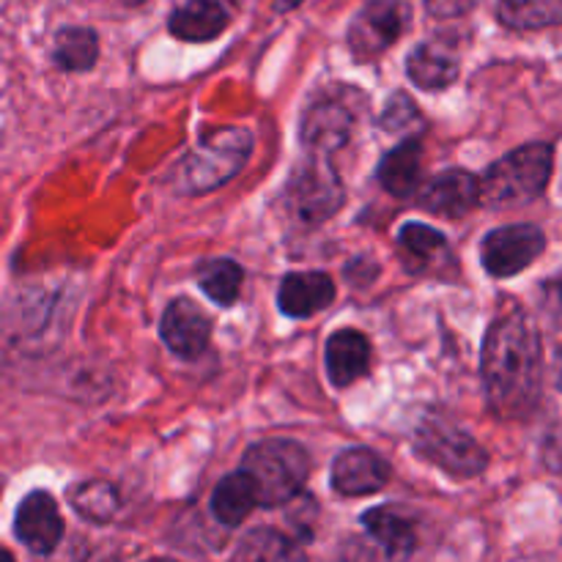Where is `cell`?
Listing matches in <instances>:
<instances>
[{
    "label": "cell",
    "instance_id": "e0dca14e",
    "mask_svg": "<svg viewBox=\"0 0 562 562\" xmlns=\"http://www.w3.org/2000/svg\"><path fill=\"white\" fill-rule=\"evenodd\" d=\"M362 527L371 532L373 541L384 549L393 562H404L415 552L417 532L409 516L398 514L395 508H373L362 516Z\"/></svg>",
    "mask_w": 562,
    "mask_h": 562
},
{
    "label": "cell",
    "instance_id": "9a60e30c",
    "mask_svg": "<svg viewBox=\"0 0 562 562\" xmlns=\"http://www.w3.org/2000/svg\"><path fill=\"white\" fill-rule=\"evenodd\" d=\"M371 366V344L357 329H338L327 340V376L335 387L360 382Z\"/></svg>",
    "mask_w": 562,
    "mask_h": 562
},
{
    "label": "cell",
    "instance_id": "4dcf8cb0",
    "mask_svg": "<svg viewBox=\"0 0 562 562\" xmlns=\"http://www.w3.org/2000/svg\"><path fill=\"white\" fill-rule=\"evenodd\" d=\"M124 3H132V5H137V3H146V0H124Z\"/></svg>",
    "mask_w": 562,
    "mask_h": 562
},
{
    "label": "cell",
    "instance_id": "30bf717a",
    "mask_svg": "<svg viewBox=\"0 0 562 562\" xmlns=\"http://www.w3.org/2000/svg\"><path fill=\"white\" fill-rule=\"evenodd\" d=\"M159 335L173 355L192 360L206 351L212 338V318L192 300H173L162 313Z\"/></svg>",
    "mask_w": 562,
    "mask_h": 562
},
{
    "label": "cell",
    "instance_id": "cb8c5ba5",
    "mask_svg": "<svg viewBox=\"0 0 562 562\" xmlns=\"http://www.w3.org/2000/svg\"><path fill=\"white\" fill-rule=\"evenodd\" d=\"M198 283H201L203 294H206L209 300L228 307L239 300L245 272H241L239 263L231 261V258H212V261L203 263L201 272H198Z\"/></svg>",
    "mask_w": 562,
    "mask_h": 562
},
{
    "label": "cell",
    "instance_id": "d6986e66",
    "mask_svg": "<svg viewBox=\"0 0 562 562\" xmlns=\"http://www.w3.org/2000/svg\"><path fill=\"white\" fill-rule=\"evenodd\" d=\"M412 82L423 91H442L459 77V58L442 44H420L406 60Z\"/></svg>",
    "mask_w": 562,
    "mask_h": 562
},
{
    "label": "cell",
    "instance_id": "8992f818",
    "mask_svg": "<svg viewBox=\"0 0 562 562\" xmlns=\"http://www.w3.org/2000/svg\"><path fill=\"white\" fill-rule=\"evenodd\" d=\"M415 448L423 459H428L453 477H475L488 464L486 450L464 428L439 415H428L423 420V426L415 434Z\"/></svg>",
    "mask_w": 562,
    "mask_h": 562
},
{
    "label": "cell",
    "instance_id": "5bb4252c",
    "mask_svg": "<svg viewBox=\"0 0 562 562\" xmlns=\"http://www.w3.org/2000/svg\"><path fill=\"white\" fill-rule=\"evenodd\" d=\"M335 283L324 272L285 274L278 291L280 311L289 318H311L333 305Z\"/></svg>",
    "mask_w": 562,
    "mask_h": 562
},
{
    "label": "cell",
    "instance_id": "d4e9b609",
    "mask_svg": "<svg viewBox=\"0 0 562 562\" xmlns=\"http://www.w3.org/2000/svg\"><path fill=\"white\" fill-rule=\"evenodd\" d=\"M69 503L82 519L93 521V525H108L115 516V510H119V494H115L110 483L88 481L71 488Z\"/></svg>",
    "mask_w": 562,
    "mask_h": 562
},
{
    "label": "cell",
    "instance_id": "f1b7e54d",
    "mask_svg": "<svg viewBox=\"0 0 562 562\" xmlns=\"http://www.w3.org/2000/svg\"><path fill=\"white\" fill-rule=\"evenodd\" d=\"M302 0H280V9L283 11H289V9H294V5H300Z\"/></svg>",
    "mask_w": 562,
    "mask_h": 562
},
{
    "label": "cell",
    "instance_id": "3957f363",
    "mask_svg": "<svg viewBox=\"0 0 562 562\" xmlns=\"http://www.w3.org/2000/svg\"><path fill=\"white\" fill-rule=\"evenodd\" d=\"M241 472L252 483L256 503L263 508H274L302 492L311 475V459L305 448L291 439H267L247 450Z\"/></svg>",
    "mask_w": 562,
    "mask_h": 562
},
{
    "label": "cell",
    "instance_id": "603a6c76",
    "mask_svg": "<svg viewBox=\"0 0 562 562\" xmlns=\"http://www.w3.org/2000/svg\"><path fill=\"white\" fill-rule=\"evenodd\" d=\"M55 64L66 71H86L99 58V38L91 27L71 25L55 36Z\"/></svg>",
    "mask_w": 562,
    "mask_h": 562
},
{
    "label": "cell",
    "instance_id": "1f68e13d",
    "mask_svg": "<svg viewBox=\"0 0 562 562\" xmlns=\"http://www.w3.org/2000/svg\"><path fill=\"white\" fill-rule=\"evenodd\" d=\"M148 562H176V560H148Z\"/></svg>",
    "mask_w": 562,
    "mask_h": 562
},
{
    "label": "cell",
    "instance_id": "83f0119b",
    "mask_svg": "<svg viewBox=\"0 0 562 562\" xmlns=\"http://www.w3.org/2000/svg\"><path fill=\"white\" fill-rule=\"evenodd\" d=\"M481 3L483 0H426V9L437 20H456V16L475 11Z\"/></svg>",
    "mask_w": 562,
    "mask_h": 562
},
{
    "label": "cell",
    "instance_id": "7c38bea8",
    "mask_svg": "<svg viewBox=\"0 0 562 562\" xmlns=\"http://www.w3.org/2000/svg\"><path fill=\"white\" fill-rule=\"evenodd\" d=\"M390 464L368 448H351L335 459L333 488L344 497H366L387 486Z\"/></svg>",
    "mask_w": 562,
    "mask_h": 562
},
{
    "label": "cell",
    "instance_id": "9c48e42d",
    "mask_svg": "<svg viewBox=\"0 0 562 562\" xmlns=\"http://www.w3.org/2000/svg\"><path fill=\"white\" fill-rule=\"evenodd\" d=\"M409 22V9L398 0H373L349 25V47L357 58H376L393 47Z\"/></svg>",
    "mask_w": 562,
    "mask_h": 562
},
{
    "label": "cell",
    "instance_id": "7a4b0ae2",
    "mask_svg": "<svg viewBox=\"0 0 562 562\" xmlns=\"http://www.w3.org/2000/svg\"><path fill=\"white\" fill-rule=\"evenodd\" d=\"M554 151L549 143H530L497 159L477 181V203L488 209L525 206L547 190L552 179Z\"/></svg>",
    "mask_w": 562,
    "mask_h": 562
},
{
    "label": "cell",
    "instance_id": "44dd1931",
    "mask_svg": "<svg viewBox=\"0 0 562 562\" xmlns=\"http://www.w3.org/2000/svg\"><path fill=\"white\" fill-rule=\"evenodd\" d=\"M256 492H252V483L247 481L245 472H234V475L223 477L214 488L212 497V514L220 525L236 527L252 514L256 508Z\"/></svg>",
    "mask_w": 562,
    "mask_h": 562
},
{
    "label": "cell",
    "instance_id": "5b68a950",
    "mask_svg": "<svg viewBox=\"0 0 562 562\" xmlns=\"http://www.w3.org/2000/svg\"><path fill=\"white\" fill-rule=\"evenodd\" d=\"M285 209L302 225H318L333 217L346 201L344 181L333 168L329 157L311 154L300 168L291 173L285 184Z\"/></svg>",
    "mask_w": 562,
    "mask_h": 562
},
{
    "label": "cell",
    "instance_id": "f546056e",
    "mask_svg": "<svg viewBox=\"0 0 562 562\" xmlns=\"http://www.w3.org/2000/svg\"><path fill=\"white\" fill-rule=\"evenodd\" d=\"M0 562H14V558H11V554L5 552V549H0Z\"/></svg>",
    "mask_w": 562,
    "mask_h": 562
},
{
    "label": "cell",
    "instance_id": "6da1fadb",
    "mask_svg": "<svg viewBox=\"0 0 562 562\" xmlns=\"http://www.w3.org/2000/svg\"><path fill=\"white\" fill-rule=\"evenodd\" d=\"M541 335L521 307L494 318L483 344V382L494 415L525 417L541 390Z\"/></svg>",
    "mask_w": 562,
    "mask_h": 562
},
{
    "label": "cell",
    "instance_id": "2e32d148",
    "mask_svg": "<svg viewBox=\"0 0 562 562\" xmlns=\"http://www.w3.org/2000/svg\"><path fill=\"white\" fill-rule=\"evenodd\" d=\"M231 11L220 0H187L170 14L168 27L181 42H212L225 33Z\"/></svg>",
    "mask_w": 562,
    "mask_h": 562
},
{
    "label": "cell",
    "instance_id": "ffe728a7",
    "mask_svg": "<svg viewBox=\"0 0 562 562\" xmlns=\"http://www.w3.org/2000/svg\"><path fill=\"white\" fill-rule=\"evenodd\" d=\"M231 562H307V554L283 532L252 530L241 538Z\"/></svg>",
    "mask_w": 562,
    "mask_h": 562
},
{
    "label": "cell",
    "instance_id": "ac0fdd59",
    "mask_svg": "<svg viewBox=\"0 0 562 562\" xmlns=\"http://www.w3.org/2000/svg\"><path fill=\"white\" fill-rule=\"evenodd\" d=\"M420 140L409 137V140H404L382 157V162H379V184L395 198L415 195L417 184H420Z\"/></svg>",
    "mask_w": 562,
    "mask_h": 562
},
{
    "label": "cell",
    "instance_id": "ba28073f",
    "mask_svg": "<svg viewBox=\"0 0 562 562\" xmlns=\"http://www.w3.org/2000/svg\"><path fill=\"white\" fill-rule=\"evenodd\" d=\"M547 247V236L538 225H505V228L492 231L481 245L483 267L492 278H514V274L525 272L532 261Z\"/></svg>",
    "mask_w": 562,
    "mask_h": 562
},
{
    "label": "cell",
    "instance_id": "7402d4cb",
    "mask_svg": "<svg viewBox=\"0 0 562 562\" xmlns=\"http://www.w3.org/2000/svg\"><path fill=\"white\" fill-rule=\"evenodd\" d=\"M497 20L510 31H541L562 20V0H497Z\"/></svg>",
    "mask_w": 562,
    "mask_h": 562
},
{
    "label": "cell",
    "instance_id": "484cf974",
    "mask_svg": "<svg viewBox=\"0 0 562 562\" xmlns=\"http://www.w3.org/2000/svg\"><path fill=\"white\" fill-rule=\"evenodd\" d=\"M398 245L404 247L406 256H412L415 261H431L437 252H442L448 247L445 236L439 231H434L426 223H406L398 234Z\"/></svg>",
    "mask_w": 562,
    "mask_h": 562
},
{
    "label": "cell",
    "instance_id": "277c9868",
    "mask_svg": "<svg viewBox=\"0 0 562 562\" xmlns=\"http://www.w3.org/2000/svg\"><path fill=\"white\" fill-rule=\"evenodd\" d=\"M252 151V135L245 126H220L209 132L181 162L179 176L184 190L209 192L234 179Z\"/></svg>",
    "mask_w": 562,
    "mask_h": 562
},
{
    "label": "cell",
    "instance_id": "4316f807",
    "mask_svg": "<svg viewBox=\"0 0 562 562\" xmlns=\"http://www.w3.org/2000/svg\"><path fill=\"white\" fill-rule=\"evenodd\" d=\"M420 124V113H417L415 102H412L406 93H395L393 99H390L387 110H384V119H382V126L390 132H404V130H412V126Z\"/></svg>",
    "mask_w": 562,
    "mask_h": 562
},
{
    "label": "cell",
    "instance_id": "8fae6325",
    "mask_svg": "<svg viewBox=\"0 0 562 562\" xmlns=\"http://www.w3.org/2000/svg\"><path fill=\"white\" fill-rule=\"evenodd\" d=\"M14 532L33 554H49L64 538V519L47 492H31L16 508Z\"/></svg>",
    "mask_w": 562,
    "mask_h": 562
},
{
    "label": "cell",
    "instance_id": "52a82bcc",
    "mask_svg": "<svg viewBox=\"0 0 562 562\" xmlns=\"http://www.w3.org/2000/svg\"><path fill=\"white\" fill-rule=\"evenodd\" d=\"M360 115V102H351L349 91H340L335 97H324L305 113L300 126V137L311 154H324L344 148L351 140V132Z\"/></svg>",
    "mask_w": 562,
    "mask_h": 562
},
{
    "label": "cell",
    "instance_id": "4fadbf2b",
    "mask_svg": "<svg viewBox=\"0 0 562 562\" xmlns=\"http://www.w3.org/2000/svg\"><path fill=\"white\" fill-rule=\"evenodd\" d=\"M417 203L437 217H464L477 206V179L467 170H445L423 187Z\"/></svg>",
    "mask_w": 562,
    "mask_h": 562
}]
</instances>
